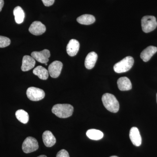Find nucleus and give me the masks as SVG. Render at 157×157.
Returning a JSON list of instances; mask_svg holds the SVG:
<instances>
[{"label": "nucleus", "mask_w": 157, "mask_h": 157, "mask_svg": "<svg viewBox=\"0 0 157 157\" xmlns=\"http://www.w3.org/2000/svg\"><path fill=\"white\" fill-rule=\"evenodd\" d=\"M33 73L36 76H38L39 78L42 80H46L48 77V70L41 66H38L35 68L33 71Z\"/></svg>", "instance_id": "obj_18"}, {"label": "nucleus", "mask_w": 157, "mask_h": 157, "mask_svg": "<svg viewBox=\"0 0 157 157\" xmlns=\"http://www.w3.org/2000/svg\"><path fill=\"white\" fill-rule=\"evenodd\" d=\"M56 157H70V155L67 151L62 149L58 152Z\"/></svg>", "instance_id": "obj_23"}, {"label": "nucleus", "mask_w": 157, "mask_h": 157, "mask_svg": "<svg viewBox=\"0 0 157 157\" xmlns=\"http://www.w3.org/2000/svg\"><path fill=\"white\" fill-rule=\"evenodd\" d=\"M43 143L47 147H51L56 143V139L50 131H46L42 135Z\"/></svg>", "instance_id": "obj_13"}, {"label": "nucleus", "mask_w": 157, "mask_h": 157, "mask_svg": "<svg viewBox=\"0 0 157 157\" xmlns=\"http://www.w3.org/2000/svg\"><path fill=\"white\" fill-rule=\"evenodd\" d=\"M98 58V56L96 52H90L86 58L85 61L86 68L88 70L93 69L95 65Z\"/></svg>", "instance_id": "obj_15"}, {"label": "nucleus", "mask_w": 157, "mask_h": 157, "mask_svg": "<svg viewBox=\"0 0 157 157\" xmlns=\"http://www.w3.org/2000/svg\"><path fill=\"white\" fill-rule=\"evenodd\" d=\"M102 101L104 107L110 112H117L119 109V103L115 96L112 94H104L102 96Z\"/></svg>", "instance_id": "obj_2"}, {"label": "nucleus", "mask_w": 157, "mask_h": 157, "mask_svg": "<svg viewBox=\"0 0 157 157\" xmlns=\"http://www.w3.org/2000/svg\"><path fill=\"white\" fill-rule=\"evenodd\" d=\"M31 56L35 60L42 63H47L49 61V58L50 56V51L48 49L40 52H33L31 53Z\"/></svg>", "instance_id": "obj_7"}, {"label": "nucleus", "mask_w": 157, "mask_h": 157, "mask_svg": "<svg viewBox=\"0 0 157 157\" xmlns=\"http://www.w3.org/2000/svg\"><path fill=\"white\" fill-rule=\"evenodd\" d=\"M73 107L69 104H57L52 107V111L57 117L61 118H66L73 114Z\"/></svg>", "instance_id": "obj_1"}, {"label": "nucleus", "mask_w": 157, "mask_h": 157, "mask_svg": "<svg viewBox=\"0 0 157 157\" xmlns=\"http://www.w3.org/2000/svg\"><path fill=\"white\" fill-rule=\"evenodd\" d=\"M87 137L93 140H99L104 137L103 132L96 129H90L86 133Z\"/></svg>", "instance_id": "obj_20"}, {"label": "nucleus", "mask_w": 157, "mask_h": 157, "mask_svg": "<svg viewBox=\"0 0 157 157\" xmlns=\"http://www.w3.org/2000/svg\"><path fill=\"white\" fill-rule=\"evenodd\" d=\"M37 157H47L45 155H41Z\"/></svg>", "instance_id": "obj_26"}, {"label": "nucleus", "mask_w": 157, "mask_h": 157, "mask_svg": "<svg viewBox=\"0 0 157 157\" xmlns=\"http://www.w3.org/2000/svg\"><path fill=\"white\" fill-rule=\"evenodd\" d=\"M110 157H118L116 156H111Z\"/></svg>", "instance_id": "obj_27"}, {"label": "nucleus", "mask_w": 157, "mask_h": 157, "mask_svg": "<svg viewBox=\"0 0 157 157\" xmlns=\"http://www.w3.org/2000/svg\"><path fill=\"white\" fill-rule=\"evenodd\" d=\"M36 65V61L32 56L26 55L22 59L21 69L24 72L29 71L33 69Z\"/></svg>", "instance_id": "obj_11"}, {"label": "nucleus", "mask_w": 157, "mask_h": 157, "mask_svg": "<svg viewBox=\"0 0 157 157\" xmlns=\"http://www.w3.org/2000/svg\"><path fill=\"white\" fill-rule=\"evenodd\" d=\"M4 5V0H0V12L2 11Z\"/></svg>", "instance_id": "obj_25"}, {"label": "nucleus", "mask_w": 157, "mask_h": 157, "mask_svg": "<svg viewBox=\"0 0 157 157\" xmlns=\"http://www.w3.org/2000/svg\"><path fill=\"white\" fill-rule=\"evenodd\" d=\"M44 6L46 7H49L53 5L55 0H42Z\"/></svg>", "instance_id": "obj_24"}, {"label": "nucleus", "mask_w": 157, "mask_h": 157, "mask_svg": "<svg viewBox=\"0 0 157 157\" xmlns=\"http://www.w3.org/2000/svg\"><path fill=\"white\" fill-rule=\"evenodd\" d=\"M142 30L145 33H149L154 30L157 27L156 17L153 16H145L141 19Z\"/></svg>", "instance_id": "obj_4"}, {"label": "nucleus", "mask_w": 157, "mask_h": 157, "mask_svg": "<svg viewBox=\"0 0 157 157\" xmlns=\"http://www.w3.org/2000/svg\"><path fill=\"white\" fill-rule=\"evenodd\" d=\"M157 52V48L154 46H149L144 49L140 54V58L144 61H148Z\"/></svg>", "instance_id": "obj_14"}, {"label": "nucleus", "mask_w": 157, "mask_h": 157, "mask_svg": "<svg viewBox=\"0 0 157 157\" xmlns=\"http://www.w3.org/2000/svg\"></svg>", "instance_id": "obj_28"}, {"label": "nucleus", "mask_w": 157, "mask_h": 157, "mask_svg": "<svg viewBox=\"0 0 157 157\" xmlns=\"http://www.w3.org/2000/svg\"><path fill=\"white\" fill-rule=\"evenodd\" d=\"M39 148V144L36 138L32 137H28L24 141L22 149L25 153H30L36 151Z\"/></svg>", "instance_id": "obj_5"}, {"label": "nucleus", "mask_w": 157, "mask_h": 157, "mask_svg": "<svg viewBox=\"0 0 157 157\" xmlns=\"http://www.w3.org/2000/svg\"><path fill=\"white\" fill-rule=\"evenodd\" d=\"M134 63L133 58L132 56H127L115 64L113 67V70L117 73H125L131 70Z\"/></svg>", "instance_id": "obj_3"}, {"label": "nucleus", "mask_w": 157, "mask_h": 157, "mask_svg": "<svg viewBox=\"0 0 157 157\" xmlns=\"http://www.w3.org/2000/svg\"><path fill=\"white\" fill-rule=\"evenodd\" d=\"M11 40L8 37L0 36V48H5L10 45Z\"/></svg>", "instance_id": "obj_22"}, {"label": "nucleus", "mask_w": 157, "mask_h": 157, "mask_svg": "<svg viewBox=\"0 0 157 157\" xmlns=\"http://www.w3.org/2000/svg\"><path fill=\"white\" fill-rule=\"evenodd\" d=\"M13 14L14 16L15 22L17 24H20L23 22L25 14L21 7L20 6L15 7L13 11Z\"/></svg>", "instance_id": "obj_19"}, {"label": "nucleus", "mask_w": 157, "mask_h": 157, "mask_svg": "<svg viewBox=\"0 0 157 157\" xmlns=\"http://www.w3.org/2000/svg\"><path fill=\"white\" fill-rule=\"evenodd\" d=\"M26 94L30 100L33 101L42 100L45 96L43 90L35 87H29L27 90Z\"/></svg>", "instance_id": "obj_6"}, {"label": "nucleus", "mask_w": 157, "mask_h": 157, "mask_svg": "<svg viewBox=\"0 0 157 157\" xmlns=\"http://www.w3.org/2000/svg\"><path fill=\"white\" fill-rule=\"evenodd\" d=\"M79 43L76 39H72L69 42L67 47V51L70 56H74L78 53L79 48Z\"/></svg>", "instance_id": "obj_12"}, {"label": "nucleus", "mask_w": 157, "mask_h": 157, "mask_svg": "<svg viewBox=\"0 0 157 157\" xmlns=\"http://www.w3.org/2000/svg\"><path fill=\"white\" fill-rule=\"evenodd\" d=\"M95 18L92 15L85 14L79 16L77 18V22L82 25H90L95 21Z\"/></svg>", "instance_id": "obj_17"}, {"label": "nucleus", "mask_w": 157, "mask_h": 157, "mask_svg": "<svg viewBox=\"0 0 157 157\" xmlns=\"http://www.w3.org/2000/svg\"><path fill=\"white\" fill-rule=\"evenodd\" d=\"M130 139L135 146H140L142 142V139L139 130L136 127H133L130 130L129 134Z\"/></svg>", "instance_id": "obj_10"}, {"label": "nucleus", "mask_w": 157, "mask_h": 157, "mask_svg": "<svg viewBox=\"0 0 157 157\" xmlns=\"http://www.w3.org/2000/svg\"><path fill=\"white\" fill-rule=\"evenodd\" d=\"M15 116L18 121L23 124H27L29 120L28 113L23 109H19L15 113Z\"/></svg>", "instance_id": "obj_21"}, {"label": "nucleus", "mask_w": 157, "mask_h": 157, "mask_svg": "<svg viewBox=\"0 0 157 157\" xmlns=\"http://www.w3.org/2000/svg\"><path fill=\"white\" fill-rule=\"evenodd\" d=\"M63 64L61 62L55 61L48 66V72L51 77L53 78L58 77L61 72Z\"/></svg>", "instance_id": "obj_8"}, {"label": "nucleus", "mask_w": 157, "mask_h": 157, "mask_svg": "<svg viewBox=\"0 0 157 157\" xmlns=\"http://www.w3.org/2000/svg\"><path fill=\"white\" fill-rule=\"evenodd\" d=\"M117 86L121 91H128L132 89V82L128 77H122L117 80Z\"/></svg>", "instance_id": "obj_16"}, {"label": "nucleus", "mask_w": 157, "mask_h": 157, "mask_svg": "<svg viewBox=\"0 0 157 157\" xmlns=\"http://www.w3.org/2000/svg\"><path fill=\"white\" fill-rule=\"evenodd\" d=\"M30 33L35 36H40L45 33L46 27L39 21H35L31 25L29 29Z\"/></svg>", "instance_id": "obj_9"}]
</instances>
